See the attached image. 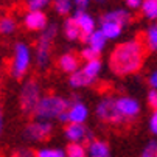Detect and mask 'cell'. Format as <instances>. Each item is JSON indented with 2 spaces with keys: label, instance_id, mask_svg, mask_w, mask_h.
I'll return each mask as SVG.
<instances>
[{
  "label": "cell",
  "instance_id": "cell-28",
  "mask_svg": "<svg viewBox=\"0 0 157 157\" xmlns=\"http://www.w3.org/2000/svg\"><path fill=\"white\" fill-rule=\"evenodd\" d=\"M53 0H27V10H44L45 6H48Z\"/></svg>",
  "mask_w": 157,
  "mask_h": 157
},
{
  "label": "cell",
  "instance_id": "cell-17",
  "mask_svg": "<svg viewBox=\"0 0 157 157\" xmlns=\"http://www.w3.org/2000/svg\"><path fill=\"white\" fill-rule=\"evenodd\" d=\"M89 157H110V148L104 140L94 139L90 143H87Z\"/></svg>",
  "mask_w": 157,
  "mask_h": 157
},
{
  "label": "cell",
  "instance_id": "cell-18",
  "mask_svg": "<svg viewBox=\"0 0 157 157\" xmlns=\"http://www.w3.org/2000/svg\"><path fill=\"white\" fill-rule=\"evenodd\" d=\"M101 20H114V22H118V24H121L124 27L131 22V14H129V11L118 8V10H112V11L104 13L101 16Z\"/></svg>",
  "mask_w": 157,
  "mask_h": 157
},
{
  "label": "cell",
  "instance_id": "cell-29",
  "mask_svg": "<svg viewBox=\"0 0 157 157\" xmlns=\"http://www.w3.org/2000/svg\"><path fill=\"white\" fill-rule=\"evenodd\" d=\"M143 154H145V155H149V157L157 155V142H155V140L148 142L146 146L143 148Z\"/></svg>",
  "mask_w": 157,
  "mask_h": 157
},
{
  "label": "cell",
  "instance_id": "cell-27",
  "mask_svg": "<svg viewBox=\"0 0 157 157\" xmlns=\"http://www.w3.org/2000/svg\"><path fill=\"white\" fill-rule=\"evenodd\" d=\"M100 52L98 50H95L94 47H90V45H86L82 50H81V53H79V56L84 59V61H92V59H98L100 58Z\"/></svg>",
  "mask_w": 157,
  "mask_h": 157
},
{
  "label": "cell",
  "instance_id": "cell-6",
  "mask_svg": "<svg viewBox=\"0 0 157 157\" xmlns=\"http://www.w3.org/2000/svg\"><path fill=\"white\" fill-rule=\"evenodd\" d=\"M95 114L101 121L110 123V124H121L124 123V118L121 117V114L118 112L117 107V101L112 97H104L103 100L98 101L97 107H95Z\"/></svg>",
  "mask_w": 157,
  "mask_h": 157
},
{
  "label": "cell",
  "instance_id": "cell-24",
  "mask_svg": "<svg viewBox=\"0 0 157 157\" xmlns=\"http://www.w3.org/2000/svg\"><path fill=\"white\" fill-rule=\"evenodd\" d=\"M142 14L149 20H157V0H143L142 3Z\"/></svg>",
  "mask_w": 157,
  "mask_h": 157
},
{
  "label": "cell",
  "instance_id": "cell-11",
  "mask_svg": "<svg viewBox=\"0 0 157 157\" xmlns=\"http://www.w3.org/2000/svg\"><path fill=\"white\" fill-rule=\"evenodd\" d=\"M67 115H69V123H86L89 118V107L78 98H73L67 109Z\"/></svg>",
  "mask_w": 157,
  "mask_h": 157
},
{
  "label": "cell",
  "instance_id": "cell-9",
  "mask_svg": "<svg viewBox=\"0 0 157 157\" xmlns=\"http://www.w3.org/2000/svg\"><path fill=\"white\" fill-rule=\"evenodd\" d=\"M24 25L30 31H42L48 27V17L42 10H28L24 16Z\"/></svg>",
  "mask_w": 157,
  "mask_h": 157
},
{
  "label": "cell",
  "instance_id": "cell-21",
  "mask_svg": "<svg viewBox=\"0 0 157 157\" xmlns=\"http://www.w3.org/2000/svg\"><path fill=\"white\" fill-rule=\"evenodd\" d=\"M143 42L149 52H157V22H154L146 28Z\"/></svg>",
  "mask_w": 157,
  "mask_h": 157
},
{
  "label": "cell",
  "instance_id": "cell-15",
  "mask_svg": "<svg viewBox=\"0 0 157 157\" xmlns=\"http://www.w3.org/2000/svg\"><path fill=\"white\" fill-rule=\"evenodd\" d=\"M100 30L104 33V36L109 40H115L123 33V25L114 20H100Z\"/></svg>",
  "mask_w": 157,
  "mask_h": 157
},
{
  "label": "cell",
  "instance_id": "cell-10",
  "mask_svg": "<svg viewBox=\"0 0 157 157\" xmlns=\"http://www.w3.org/2000/svg\"><path fill=\"white\" fill-rule=\"evenodd\" d=\"M115 101H117L118 112L124 118V121L137 118V115L140 114V103L136 98H132V97H118V98H115Z\"/></svg>",
  "mask_w": 157,
  "mask_h": 157
},
{
  "label": "cell",
  "instance_id": "cell-32",
  "mask_svg": "<svg viewBox=\"0 0 157 157\" xmlns=\"http://www.w3.org/2000/svg\"><path fill=\"white\" fill-rule=\"evenodd\" d=\"M149 129L154 136H157V110H152L151 118H149Z\"/></svg>",
  "mask_w": 157,
  "mask_h": 157
},
{
  "label": "cell",
  "instance_id": "cell-16",
  "mask_svg": "<svg viewBox=\"0 0 157 157\" xmlns=\"http://www.w3.org/2000/svg\"><path fill=\"white\" fill-rule=\"evenodd\" d=\"M62 33L69 40H81V28L78 25V22L75 20V17H67L62 24Z\"/></svg>",
  "mask_w": 157,
  "mask_h": 157
},
{
  "label": "cell",
  "instance_id": "cell-4",
  "mask_svg": "<svg viewBox=\"0 0 157 157\" xmlns=\"http://www.w3.org/2000/svg\"><path fill=\"white\" fill-rule=\"evenodd\" d=\"M33 61V53L28 44L25 42H16V45L13 48V59L10 64V73L13 78L20 79L24 78L31 65Z\"/></svg>",
  "mask_w": 157,
  "mask_h": 157
},
{
  "label": "cell",
  "instance_id": "cell-20",
  "mask_svg": "<svg viewBox=\"0 0 157 157\" xmlns=\"http://www.w3.org/2000/svg\"><path fill=\"white\" fill-rule=\"evenodd\" d=\"M82 69V72L90 78L94 82H95V79L100 76V73H101V69H103V62H101V59L98 58V59H92V61H86V64L81 67Z\"/></svg>",
  "mask_w": 157,
  "mask_h": 157
},
{
  "label": "cell",
  "instance_id": "cell-26",
  "mask_svg": "<svg viewBox=\"0 0 157 157\" xmlns=\"http://www.w3.org/2000/svg\"><path fill=\"white\" fill-rule=\"evenodd\" d=\"M36 157H67L65 151L61 148H39L36 151Z\"/></svg>",
  "mask_w": 157,
  "mask_h": 157
},
{
  "label": "cell",
  "instance_id": "cell-35",
  "mask_svg": "<svg viewBox=\"0 0 157 157\" xmlns=\"http://www.w3.org/2000/svg\"><path fill=\"white\" fill-rule=\"evenodd\" d=\"M148 82H149L151 89H157V70H154V72L149 75V78H148Z\"/></svg>",
  "mask_w": 157,
  "mask_h": 157
},
{
  "label": "cell",
  "instance_id": "cell-12",
  "mask_svg": "<svg viewBox=\"0 0 157 157\" xmlns=\"http://www.w3.org/2000/svg\"><path fill=\"white\" fill-rule=\"evenodd\" d=\"M75 20L78 22V25L81 28V36H87V34H90L97 30V22L95 19L92 17V14H89L86 10H76L75 14H73Z\"/></svg>",
  "mask_w": 157,
  "mask_h": 157
},
{
  "label": "cell",
  "instance_id": "cell-8",
  "mask_svg": "<svg viewBox=\"0 0 157 157\" xmlns=\"http://www.w3.org/2000/svg\"><path fill=\"white\" fill-rule=\"evenodd\" d=\"M64 137L69 143H90L94 140V134L82 123H67L64 128Z\"/></svg>",
  "mask_w": 157,
  "mask_h": 157
},
{
  "label": "cell",
  "instance_id": "cell-33",
  "mask_svg": "<svg viewBox=\"0 0 157 157\" xmlns=\"http://www.w3.org/2000/svg\"><path fill=\"white\" fill-rule=\"evenodd\" d=\"M124 3L129 10H140L143 0H124Z\"/></svg>",
  "mask_w": 157,
  "mask_h": 157
},
{
  "label": "cell",
  "instance_id": "cell-38",
  "mask_svg": "<svg viewBox=\"0 0 157 157\" xmlns=\"http://www.w3.org/2000/svg\"><path fill=\"white\" fill-rule=\"evenodd\" d=\"M140 157H149V155H145V154H143V155H140Z\"/></svg>",
  "mask_w": 157,
  "mask_h": 157
},
{
  "label": "cell",
  "instance_id": "cell-13",
  "mask_svg": "<svg viewBox=\"0 0 157 157\" xmlns=\"http://www.w3.org/2000/svg\"><path fill=\"white\" fill-rule=\"evenodd\" d=\"M107 40H109V39L104 36V33H103L100 28H97L94 33L87 34V36H81V42L84 44V45H90V47H94L95 50H98L100 53H103V50L106 48Z\"/></svg>",
  "mask_w": 157,
  "mask_h": 157
},
{
  "label": "cell",
  "instance_id": "cell-37",
  "mask_svg": "<svg viewBox=\"0 0 157 157\" xmlns=\"http://www.w3.org/2000/svg\"><path fill=\"white\" fill-rule=\"evenodd\" d=\"M58 121H61V123H69V115H67V110H65V112H62V114L59 115Z\"/></svg>",
  "mask_w": 157,
  "mask_h": 157
},
{
  "label": "cell",
  "instance_id": "cell-25",
  "mask_svg": "<svg viewBox=\"0 0 157 157\" xmlns=\"http://www.w3.org/2000/svg\"><path fill=\"white\" fill-rule=\"evenodd\" d=\"M53 8L59 16H69L73 8V0H53Z\"/></svg>",
  "mask_w": 157,
  "mask_h": 157
},
{
  "label": "cell",
  "instance_id": "cell-5",
  "mask_svg": "<svg viewBox=\"0 0 157 157\" xmlns=\"http://www.w3.org/2000/svg\"><path fill=\"white\" fill-rule=\"evenodd\" d=\"M40 94H42V89L37 79L30 78L28 81L24 82V86L20 89V94H19V106L25 115L34 114V109L42 98Z\"/></svg>",
  "mask_w": 157,
  "mask_h": 157
},
{
  "label": "cell",
  "instance_id": "cell-40",
  "mask_svg": "<svg viewBox=\"0 0 157 157\" xmlns=\"http://www.w3.org/2000/svg\"><path fill=\"white\" fill-rule=\"evenodd\" d=\"M154 157H157V155H154Z\"/></svg>",
  "mask_w": 157,
  "mask_h": 157
},
{
  "label": "cell",
  "instance_id": "cell-39",
  "mask_svg": "<svg viewBox=\"0 0 157 157\" xmlns=\"http://www.w3.org/2000/svg\"><path fill=\"white\" fill-rule=\"evenodd\" d=\"M98 2H106V0H98Z\"/></svg>",
  "mask_w": 157,
  "mask_h": 157
},
{
  "label": "cell",
  "instance_id": "cell-36",
  "mask_svg": "<svg viewBox=\"0 0 157 157\" xmlns=\"http://www.w3.org/2000/svg\"><path fill=\"white\" fill-rule=\"evenodd\" d=\"M3 128H5V115H3L2 106H0V139H2V134H3Z\"/></svg>",
  "mask_w": 157,
  "mask_h": 157
},
{
  "label": "cell",
  "instance_id": "cell-2",
  "mask_svg": "<svg viewBox=\"0 0 157 157\" xmlns=\"http://www.w3.org/2000/svg\"><path fill=\"white\" fill-rule=\"evenodd\" d=\"M69 104H70V101L64 97H59L55 94L42 95L33 115L36 120H45V121L58 120L62 112H65L69 109Z\"/></svg>",
  "mask_w": 157,
  "mask_h": 157
},
{
  "label": "cell",
  "instance_id": "cell-3",
  "mask_svg": "<svg viewBox=\"0 0 157 157\" xmlns=\"http://www.w3.org/2000/svg\"><path fill=\"white\" fill-rule=\"evenodd\" d=\"M58 34V25L56 24H48L45 30L40 31V36L36 42V50H34V61L39 69H45L50 64V56H52V44Z\"/></svg>",
  "mask_w": 157,
  "mask_h": 157
},
{
  "label": "cell",
  "instance_id": "cell-1",
  "mask_svg": "<svg viewBox=\"0 0 157 157\" xmlns=\"http://www.w3.org/2000/svg\"><path fill=\"white\" fill-rule=\"evenodd\" d=\"M146 50L145 42L140 37H132L118 44L109 55L110 72L118 76H128L139 72L143 65Z\"/></svg>",
  "mask_w": 157,
  "mask_h": 157
},
{
  "label": "cell",
  "instance_id": "cell-30",
  "mask_svg": "<svg viewBox=\"0 0 157 157\" xmlns=\"http://www.w3.org/2000/svg\"><path fill=\"white\" fill-rule=\"evenodd\" d=\"M148 106L152 109V110H157V89H151V90L148 92Z\"/></svg>",
  "mask_w": 157,
  "mask_h": 157
},
{
  "label": "cell",
  "instance_id": "cell-7",
  "mask_svg": "<svg viewBox=\"0 0 157 157\" xmlns=\"http://www.w3.org/2000/svg\"><path fill=\"white\" fill-rule=\"evenodd\" d=\"M53 132V126L52 121H45V120H34L31 123H28L24 129V137L30 142H45L50 139Z\"/></svg>",
  "mask_w": 157,
  "mask_h": 157
},
{
  "label": "cell",
  "instance_id": "cell-19",
  "mask_svg": "<svg viewBox=\"0 0 157 157\" xmlns=\"http://www.w3.org/2000/svg\"><path fill=\"white\" fill-rule=\"evenodd\" d=\"M69 84H70V87H73V89H82V87H89L90 84H94V81L89 78V76L82 72V69L79 67L76 72H73L72 75H69Z\"/></svg>",
  "mask_w": 157,
  "mask_h": 157
},
{
  "label": "cell",
  "instance_id": "cell-23",
  "mask_svg": "<svg viewBox=\"0 0 157 157\" xmlns=\"http://www.w3.org/2000/svg\"><path fill=\"white\" fill-rule=\"evenodd\" d=\"M65 154L67 157H89V151L84 143H69L65 148Z\"/></svg>",
  "mask_w": 157,
  "mask_h": 157
},
{
  "label": "cell",
  "instance_id": "cell-34",
  "mask_svg": "<svg viewBox=\"0 0 157 157\" xmlns=\"http://www.w3.org/2000/svg\"><path fill=\"white\" fill-rule=\"evenodd\" d=\"M90 3V0H73V5L76 6V10H86Z\"/></svg>",
  "mask_w": 157,
  "mask_h": 157
},
{
  "label": "cell",
  "instance_id": "cell-22",
  "mask_svg": "<svg viewBox=\"0 0 157 157\" xmlns=\"http://www.w3.org/2000/svg\"><path fill=\"white\" fill-rule=\"evenodd\" d=\"M16 28H17V22L14 17H11V16L0 17V34L10 36L16 31Z\"/></svg>",
  "mask_w": 157,
  "mask_h": 157
},
{
  "label": "cell",
  "instance_id": "cell-31",
  "mask_svg": "<svg viewBox=\"0 0 157 157\" xmlns=\"http://www.w3.org/2000/svg\"><path fill=\"white\" fill-rule=\"evenodd\" d=\"M11 157H36V152H33L28 148H19L13 152Z\"/></svg>",
  "mask_w": 157,
  "mask_h": 157
},
{
  "label": "cell",
  "instance_id": "cell-14",
  "mask_svg": "<svg viewBox=\"0 0 157 157\" xmlns=\"http://www.w3.org/2000/svg\"><path fill=\"white\" fill-rule=\"evenodd\" d=\"M58 67L59 70L65 75H72L73 72H76L79 69V59L76 55L73 53H64L59 59H58Z\"/></svg>",
  "mask_w": 157,
  "mask_h": 157
}]
</instances>
